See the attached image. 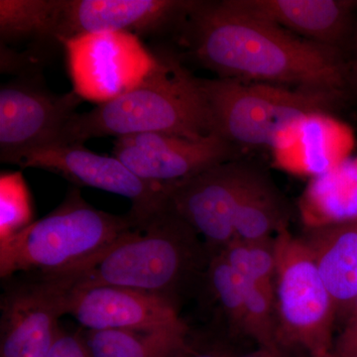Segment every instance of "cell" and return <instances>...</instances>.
Masks as SVG:
<instances>
[{
	"label": "cell",
	"instance_id": "4fadbf2b",
	"mask_svg": "<svg viewBox=\"0 0 357 357\" xmlns=\"http://www.w3.org/2000/svg\"><path fill=\"white\" fill-rule=\"evenodd\" d=\"M0 307V357H48L67 314L65 291L35 278L9 288Z\"/></svg>",
	"mask_w": 357,
	"mask_h": 357
},
{
	"label": "cell",
	"instance_id": "ba28073f",
	"mask_svg": "<svg viewBox=\"0 0 357 357\" xmlns=\"http://www.w3.org/2000/svg\"><path fill=\"white\" fill-rule=\"evenodd\" d=\"M84 102L74 91L52 93L36 76L20 77L0 89V161L15 165L33 150L60 144L68 122Z\"/></svg>",
	"mask_w": 357,
	"mask_h": 357
},
{
	"label": "cell",
	"instance_id": "ac0fdd59",
	"mask_svg": "<svg viewBox=\"0 0 357 357\" xmlns=\"http://www.w3.org/2000/svg\"><path fill=\"white\" fill-rule=\"evenodd\" d=\"M82 333L91 357H178L190 344L188 326Z\"/></svg>",
	"mask_w": 357,
	"mask_h": 357
},
{
	"label": "cell",
	"instance_id": "6da1fadb",
	"mask_svg": "<svg viewBox=\"0 0 357 357\" xmlns=\"http://www.w3.org/2000/svg\"><path fill=\"white\" fill-rule=\"evenodd\" d=\"M176 34L192 58L220 79L347 95L352 84L344 51L244 13L229 0H195Z\"/></svg>",
	"mask_w": 357,
	"mask_h": 357
},
{
	"label": "cell",
	"instance_id": "4316f807",
	"mask_svg": "<svg viewBox=\"0 0 357 357\" xmlns=\"http://www.w3.org/2000/svg\"><path fill=\"white\" fill-rule=\"evenodd\" d=\"M236 354L222 345H211L204 349H195L191 344L188 345L178 357H234Z\"/></svg>",
	"mask_w": 357,
	"mask_h": 357
},
{
	"label": "cell",
	"instance_id": "f1b7e54d",
	"mask_svg": "<svg viewBox=\"0 0 357 357\" xmlns=\"http://www.w3.org/2000/svg\"><path fill=\"white\" fill-rule=\"evenodd\" d=\"M234 357H284L283 354H276L273 352L265 351V349H256L255 351L249 352V354H241V356H236Z\"/></svg>",
	"mask_w": 357,
	"mask_h": 357
},
{
	"label": "cell",
	"instance_id": "44dd1931",
	"mask_svg": "<svg viewBox=\"0 0 357 357\" xmlns=\"http://www.w3.org/2000/svg\"><path fill=\"white\" fill-rule=\"evenodd\" d=\"M241 332L252 338L259 349L283 354L277 335L278 325L274 284L246 281L245 305Z\"/></svg>",
	"mask_w": 357,
	"mask_h": 357
},
{
	"label": "cell",
	"instance_id": "7a4b0ae2",
	"mask_svg": "<svg viewBox=\"0 0 357 357\" xmlns=\"http://www.w3.org/2000/svg\"><path fill=\"white\" fill-rule=\"evenodd\" d=\"M211 253L199 236L168 206L93 259L47 280L65 291L116 286L156 294L178 304V295L206 270Z\"/></svg>",
	"mask_w": 357,
	"mask_h": 357
},
{
	"label": "cell",
	"instance_id": "8fae6325",
	"mask_svg": "<svg viewBox=\"0 0 357 357\" xmlns=\"http://www.w3.org/2000/svg\"><path fill=\"white\" fill-rule=\"evenodd\" d=\"M241 152L217 134L191 139L144 133L116 138L112 154L141 180L169 190L206 169L236 160Z\"/></svg>",
	"mask_w": 357,
	"mask_h": 357
},
{
	"label": "cell",
	"instance_id": "5b68a950",
	"mask_svg": "<svg viewBox=\"0 0 357 357\" xmlns=\"http://www.w3.org/2000/svg\"><path fill=\"white\" fill-rule=\"evenodd\" d=\"M215 131L236 147L274 146L286 129L312 114H330L347 98L337 91L234 79H201Z\"/></svg>",
	"mask_w": 357,
	"mask_h": 357
},
{
	"label": "cell",
	"instance_id": "ffe728a7",
	"mask_svg": "<svg viewBox=\"0 0 357 357\" xmlns=\"http://www.w3.org/2000/svg\"><path fill=\"white\" fill-rule=\"evenodd\" d=\"M58 0H0L2 46L32 44L33 52L45 59L49 48L62 45L54 38Z\"/></svg>",
	"mask_w": 357,
	"mask_h": 357
},
{
	"label": "cell",
	"instance_id": "9a60e30c",
	"mask_svg": "<svg viewBox=\"0 0 357 357\" xmlns=\"http://www.w3.org/2000/svg\"><path fill=\"white\" fill-rule=\"evenodd\" d=\"M234 8L287 31L344 51L354 43L357 1L354 0H229Z\"/></svg>",
	"mask_w": 357,
	"mask_h": 357
},
{
	"label": "cell",
	"instance_id": "603a6c76",
	"mask_svg": "<svg viewBox=\"0 0 357 357\" xmlns=\"http://www.w3.org/2000/svg\"><path fill=\"white\" fill-rule=\"evenodd\" d=\"M218 255L241 274L244 280L274 284L277 264L275 237L261 241L234 239Z\"/></svg>",
	"mask_w": 357,
	"mask_h": 357
},
{
	"label": "cell",
	"instance_id": "d6986e66",
	"mask_svg": "<svg viewBox=\"0 0 357 357\" xmlns=\"http://www.w3.org/2000/svg\"><path fill=\"white\" fill-rule=\"evenodd\" d=\"M290 211L273 183L256 171L234 217V239L261 241L273 238L280 230L288 229Z\"/></svg>",
	"mask_w": 357,
	"mask_h": 357
},
{
	"label": "cell",
	"instance_id": "cb8c5ba5",
	"mask_svg": "<svg viewBox=\"0 0 357 357\" xmlns=\"http://www.w3.org/2000/svg\"><path fill=\"white\" fill-rule=\"evenodd\" d=\"M211 292L220 303L232 328L241 330L246 281L220 255L211 256L206 270Z\"/></svg>",
	"mask_w": 357,
	"mask_h": 357
},
{
	"label": "cell",
	"instance_id": "5bb4252c",
	"mask_svg": "<svg viewBox=\"0 0 357 357\" xmlns=\"http://www.w3.org/2000/svg\"><path fill=\"white\" fill-rule=\"evenodd\" d=\"M65 293L67 314L91 332L187 326L178 314L177 303L156 294L116 286H96Z\"/></svg>",
	"mask_w": 357,
	"mask_h": 357
},
{
	"label": "cell",
	"instance_id": "d4e9b609",
	"mask_svg": "<svg viewBox=\"0 0 357 357\" xmlns=\"http://www.w3.org/2000/svg\"><path fill=\"white\" fill-rule=\"evenodd\" d=\"M333 357H357V300L351 314L335 337Z\"/></svg>",
	"mask_w": 357,
	"mask_h": 357
},
{
	"label": "cell",
	"instance_id": "7402d4cb",
	"mask_svg": "<svg viewBox=\"0 0 357 357\" xmlns=\"http://www.w3.org/2000/svg\"><path fill=\"white\" fill-rule=\"evenodd\" d=\"M31 194L20 171L0 175V243L34 222Z\"/></svg>",
	"mask_w": 357,
	"mask_h": 357
},
{
	"label": "cell",
	"instance_id": "e0dca14e",
	"mask_svg": "<svg viewBox=\"0 0 357 357\" xmlns=\"http://www.w3.org/2000/svg\"><path fill=\"white\" fill-rule=\"evenodd\" d=\"M340 124L330 114L303 117L279 136L271 148L279 168L318 177L342 163Z\"/></svg>",
	"mask_w": 357,
	"mask_h": 357
},
{
	"label": "cell",
	"instance_id": "52a82bcc",
	"mask_svg": "<svg viewBox=\"0 0 357 357\" xmlns=\"http://www.w3.org/2000/svg\"><path fill=\"white\" fill-rule=\"evenodd\" d=\"M73 91L105 103L139 86L158 64L139 37L124 32L82 35L63 43Z\"/></svg>",
	"mask_w": 357,
	"mask_h": 357
},
{
	"label": "cell",
	"instance_id": "3957f363",
	"mask_svg": "<svg viewBox=\"0 0 357 357\" xmlns=\"http://www.w3.org/2000/svg\"><path fill=\"white\" fill-rule=\"evenodd\" d=\"M158 64L146 79L109 102L76 114L66 126L60 144L144 133H166L199 139L215 134L201 79L177 57L157 52Z\"/></svg>",
	"mask_w": 357,
	"mask_h": 357
},
{
	"label": "cell",
	"instance_id": "277c9868",
	"mask_svg": "<svg viewBox=\"0 0 357 357\" xmlns=\"http://www.w3.org/2000/svg\"><path fill=\"white\" fill-rule=\"evenodd\" d=\"M139 225L129 211L112 215L93 208L77 189L55 210L0 243V277L21 273L50 278L93 259Z\"/></svg>",
	"mask_w": 357,
	"mask_h": 357
},
{
	"label": "cell",
	"instance_id": "30bf717a",
	"mask_svg": "<svg viewBox=\"0 0 357 357\" xmlns=\"http://www.w3.org/2000/svg\"><path fill=\"white\" fill-rule=\"evenodd\" d=\"M15 165L57 174L84 187L95 188L128 199L130 213L145 222L167 206L168 190L138 178L116 157L89 151L84 145H53L20 157Z\"/></svg>",
	"mask_w": 357,
	"mask_h": 357
},
{
	"label": "cell",
	"instance_id": "7c38bea8",
	"mask_svg": "<svg viewBox=\"0 0 357 357\" xmlns=\"http://www.w3.org/2000/svg\"><path fill=\"white\" fill-rule=\"evenodd\" d=\"M195 0H58L54 38L124 32L142 38L177 33Z\"/></svg>",
	"mask_w": 357,
	"mask_h": 357
},
{
	"label": "cell",
	"instance_id": "9c48e42d",
	"mask_svg": "<svg viewBox=\"0 0 357 357\" xmlns=\"http://www.w3.org/2000/svg\"><path fill=\"white\" fill-rule=\"evenodd\" d=\"M256 171L232 160L168 190L169 208L203 237L211 256L234 241L237 206Z\"/></svg>",
	"mask_w": 357,
	"mask_h": 357
},
{
	"label": "cell",
	"instance_id": "83f0119b",
	"mask_svg": "<svg viewBox=\"0 0 357 357\" xmlns=\"http://www.w3.org/2000/svg\"><path fill=\"white\" fill-rule=\"evenodd\" d=\"M352 49H354V59L351 60V81L352 84H357V24L354 43H352Z\"/></svg>",
	"mask_w": 357,
	"mask_h": 357
},
{
	"label": "cell",
	"instance_id": "484cf974",
	"mask_svg": "<svg viewBox=\"0 0 357 357\" xmlns=\"http://www.w3.org/2000/svg\"><path fill=\"white\" fill-rule=\"evenodd\" d=\"M48 357H91L83 333H66L62 330Z\"/></svg>",
	"mask_w": 357,
	"mask_h": 357
},
{
	"label": "cell",
	"instance_id": "2e32d148",
	"mask_svg": "<svg viewBox=\"0 0 357 357\" xmlns=\"http://www.w3.org/2000/svg\"><path fill=\"white\" fill-rule=\"evenodd\" d=\"M302 238L344 324L357 300V218L307 227Z\"/></svg>",
	"mask_w": 357,
	"mask_h": 357
},
{
	"label": "cell",
	"instance_id": "8992f818",
	"mask_svg": "<svg viewBox=\"0 0 357 357\" xmlns=\"http://www.w3.org/2000/svg\"><path fill=\"white\" fill-rule=\"evenodd\" d=\"M274 279L278 342L309 357H333L337 314L332 297L302 237L288 229L275 236Z\"/></svg>",
	"mask_w": 357,
	"mask_h": 357
}]
</instances>
